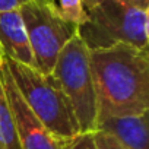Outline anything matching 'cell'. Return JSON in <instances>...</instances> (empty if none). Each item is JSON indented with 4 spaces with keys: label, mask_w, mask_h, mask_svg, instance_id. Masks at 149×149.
<instances>
[{
    "label": "cell",
    "mask_w": 149,
    "mask_h": 149,
    "mask_svg": "<svg viewBox=\"0 0 149 149\" xmlns=\"http://www.w3.org/2000/svg\"><path fill=\"white\" fill-rule=\"evenodd\" d=\"M100 117L149 111V51L126 44L89 50Z\"/></svg>",
    "instance_id": "1"
},
{
    "label": "cell",
    "mask_w": 149,
    "mask_h": 149,
    "mask_svg": "<svg viewBox=\"0 0 149 149\" xmlns=\"http://www.w3.org/2000/svg\"><path fill=\"white\" fill-rule=\"evenodd\" d=\"M5 64L28 108L57 140L64 143L81 133L70 101L50 74L6 57Z\"/></svg>",
    "instance_id": "2"
},
{
    "label": "cell",
    "mask_w": 149,
    "mask_h": 149,
    "mask_svg": "<svg viewBox=\"0 0 149 149\" xmlns=\"http://www.w3.org/2000/svg\"><path fill=\"white\" fill-rule=\"evenodd\" d=\"M149 13L124 0H102L86 10V21L78 26V35L88 50L126 44L148 50Z\"/></svg>",
    "instance_id": "3"
},
{
    "label": "cell",
    "mask_w": 149,
    "mask_h": 149,
    "mask_svg": "<svg viewBox=\"0 0 149 149\" xmlns=\"http://www.w3.org/2000/svg\"><path fill=\"white\" fill-rule=\"evenodd\" d=\"M50 78L72 104L81 133L97 132V97L89 66V50L76 34L60 51Z\"/></svg>",
    "instance_id": "4"
},
{
    "label": "cell",
    "mask_w": 149,
    "mask_h": 149,
    "mask_svg": "<svg viewBox=\"0 0 149 149\" xmlns=\"http://www.w3.org/2000/svg\"><path fill=\"white\" fill-rule=\"evenodd\" d=\"M19 13L28 34L35 69L47 76L51 73L61 48L78 34V26L63 21L47 3L37 0L22 5Z\"/></svg>",
    "instance_id": "5"
},
{
    "label": "cell",
    "mask_w": 149,
    "mask_h": 149,
    "mask_svg": "<svg viewBox=\"0 0 149 149\" xmlns=\"http://www.w3.org/2000/svg\"><path fill=\"white\" fill-rule=\"evenodd\" d=\"M0 76H2V84L6 92V98L12 108L21 148L22 149H63V143L57 140L44 127V124L35 117V114L28 108V105L22 100L5 64V60L0 64Z\"/></svg>",
    "instance_id": "6"
},
{
    "label": "cell",
    "mask_w": 149,
    "mask_h": 149,
    "mask_svg": "<svg viewBox=\"0 0 149 149\" xmlns=\"http://www.w3.org/2000/svg\"><path fill=\"white\" fill-rule=\"evenodd\" d=\"M148 113L120 117H100L97 132L107 133L120 142L126 149H149Z\"/></svg>",
    "instance_id": "7"
},
{
    "label": "cell",
    "mask_w": 149,
    "mask_h": 149,
    "mask_svg": "<svg viewBox=\"0 0 149 149\" xmlns=\"http://www.w3.org/2000/svg\"><path fill=\"white\" fill-rule=\"evenodd\" d=\"M0 45L6 58L35 69L32 50L19 9L0 12Z\"/></svg>",
    "instance_id": "8"
},
{
    "label": "cell",
    "mask_w": 149,
    "mask_h": 149,
    "mask_svg": "<svg viewBox=\"0 0 149 149\" xmlns=\"http://www.w3.org/2000/svg\"><path fill=\"white\" fill-rule=\"evenodd\" d=\"M0 149H22L16 133L12 108L2 84V76H0Z\"/></svg>",
    "instance_id": "9"
},
{
    "label": "cell",
    "mask_w": 149,
    "mask_h": 149,
    "mask_svg": "<svg viewBox=\"0 0 149 149\" xmlns=\"http://www.w3.org/2000/svg\"><path fill=\"white\" fill-rule=\"evenodd\" d=\"M48 6L58 18L76 26H81L86 21L84 0H50Z\"/></svg>",
    "instance_id": "10"
},
{
    "label": "cell",
    "mask_w": 149,
    "mask_h": 149,
    "mask_svg": "<svg viewBox=\"0 0 149 149\" xmlns=\"http://www.w3.org/2000/svg\"><path fill=\"white\" fill-rule=\"evenodd\" d=\"M63 149H98L94 133H79L63 143Z\"/></svg>",
    "instance_id": "11"
},
{
    "label": "cell",
    "mask_w": 149,
    "mask_h": 149,
    "mask_svg": "<svg viewBox=\"0 0 149 149\" xmlns=\"http://www.w3.org/2000/svg\"><path fill=\"white\" fill-rule=\"evenodd\" d=\"M95 143L98 149H126L120 142H117L113 136L102 133V132H94Z\"/></svg>",
    "instance_id": "12"
},
{
    "label": "cell",
    "mask_w": 149,
    "mask_h": 149,
    "mask_svg": "<svg viewBox=\"0 0 149 149\" xmlns=\"http://www.w3.org/2000/svg\"><path fill=\"white\" fill-rule=\"evenodd\" d=\"M26 2H29V0H0V12L16 10Z\"/></svg>",
    "instance_id": "13"
},
{
    "label": "cell",
    "mask_w": 149,
    "mask_h": 149,
    "mask_svg": "<svg viewBox=\"0 0 149 149\" xmlns=\"http://www.w3.org/2000/svg\"><path fill=\"white\" fill-rule=\"evenodd\" d=\"M124 2L130 3V5H134L137 8H142V9H149V0H124Z\"/></svg>",
    "instance_id": "14"
},
{
    "label": "cell",
    "mask_w": 149,
    "mask_h": 149,
    "mask_svg": "<svg viewBox=\"0 0 149 149\" xmlns=\"http://www.w3.org/2000/svg\"><path fill=\"white\" fill-rule=\"evenodd\" d=\"M102 0H84V6H85V9L86 10H89L91 8H94V6H97L98 3H101Z\"/></svg>",
    "instance_id": "15"
},
{
    "label": "cell",
    "mask_w": 149,
    "mask_h": 149,
    "mask_svg": "<svg viewBox=\"0 0 149 149\" xmlns=\"http://www.w3.org/2000/svg\"><path fill=\"white\" fill-rule=\"evenodd\" d=\"M3 60H5V53H3V48H2V45H0V64L3 63Z\"/></svg>",
    "instance_id": "16"
},
{
    "label": "cell",
    "mask_w": 149,
    "mask_h": 149,
    "mask_svg": "<svg viewBox=\"0 0 149 149\" xmlns=\"http://www.w3.org/2000/svg\"><path fill=\"white\" fill-rule=\"evenodd\" d=\"M37 2H41V3H47V5H48L50 0H37Z\"/></svg>",
    "instance_id": "17"
}]
</instances>
